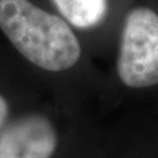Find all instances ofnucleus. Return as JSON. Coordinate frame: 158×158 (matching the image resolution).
<instances>
[{"label": "nucleus", "instance_id": "obj_1", "mask_svg": "<svg viewBox=\"0 0 158 158\" xmlns=\"http://www.w3.org/2000/svg\"><path fill=\"white\" fill-rule=\"evenodd\" d=\"M0 31L41 71L63 74L83 61L85 48L73 27L31 0H0Z\"/></svg>", "mask_w": 158, "mask_h": 158}, {"label": "nucleus", "instance_id": "obj_2", "mask_svg": "<svg viewBox=\"0 0 158 158\" xmlns=\"http://www.w3.org/2000/svg\"><path fill=\"white\" fill-rule=\"evenodd\" d=\"M115 74L128 90L158 87V0H128L115 36Z\"/></svg>", "mask_w": 158, "mask_h": 158}, {"label": "nucleus", "instance_id": "obj_3", "mask_svg": "<svg viewBox=\"0 0 158 158\" xmlns=\"http://www.w3.org/2000/svg\"><path fill=\"white\" fill-rule=\"evenodd\" d=\"M61 133L42 111H24L0 132V158H56Z\"/></svg>", "mask_w": 158, "mask_h": 158}, {"label": "nucleus", "instance_id": "obj_4", "mask_svg": "<svg viewBox=\"0 0 158 158\" xmlns=\"http://www.w3.org/2000/svg\"><path fill=\"white\" fill-rule=\"evenodd\" d=\"M50 3L75 32L110 29L115 37L128 0H50Z\"/></svg>", "mask_w": 158, "mask_h": 158}, {"label": "nucleus", "instance_id": "obj_5", "mask_svg": "<svg viewBox=\"0 0 158 158\" xmlns=\"http://www.w3.org/2000/svg\"><path fill=\"white\" fill-rule=\"evenodd\" d=\"M20 113L23 112H15L12 99L0 88V132Z\"/></svg>", "mask_w": 158, "mask_h": 158}]
</instances>
